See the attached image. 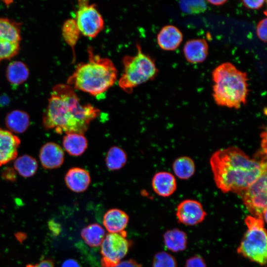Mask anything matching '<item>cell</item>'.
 <instances>
[{
	"label": "cell",
	"mask_w": 267,
	"mask_h": 267,
	"mask_svg": "<svg viewBox=\"0 0 267 267\" xmlns=\"http://www.w3.org/2000/svg\"><path fill=\"white\" fill-rule=\"evenodd\" d=\"M114 267H142L141 264L131 259L120 262Z\"/></svg>",
	"instance_id": "33"
},
{
	"label": "cell",
	"mask_w": 267,
	"mask_h": 267,
	"mask_svg": "<svg viewBox=\"0 0 267 267\" xmlns=\"http://www.w3.org/2000/svg\"><path fill=\"white\" fill-rule=\"evenodd\" d=\"M105 161L106 167L109 170H118L126 164L127 155L122 148L114 146L108 150Z\"/></svg>",
	"instance_id": "25"
},
{
	"label": "cell",
	"mask_w": 267,
	"mask_h": 267,
	"mask_svg": "<svg viewBox=\"0 0 267 267\" xmlns=\"http://www.w3.org/2000/svg\"><path fill=\"white\" fill-rule=\"evenodd\" d=\"M29 75L27 66L23 62L14 61L10 62L6 70L8 82L14 85H19L27 80Z\"/></svg>",
	"instance_id": "22"
},
{
	"label": "cell",
	"mask_w": 267,
	"mask_h": 267,
	"mask_svg": "<svg viewBox=\"0 0 267 267\" xmlns=\"http://www.w3.org/2000/svg\"><path fill=\"white\" fill-rule=\"evenodd\" d=\"M20 41V24L0 17V61L10 59L18 53Z\"/></svg>",
	"instance_id": "10"
},
{
	"label": "cell",
	"mask_w": 267,
	"mask_h": 267,
	"mask_svg": "<svg viewBox=\"0 0 267 267\" xmlns=\"http://www.w3.org/2000/svg\"><path fill=\"white\" fill-rule=\"evenodd\" d=\"M212 78L214 82L212 95L217 105L239 109L246 103L249 89L246 72L226 62L213 70Z\"/></svg>",
	"instance_id": "4"
},
{
	"label": "cell",
	"mask_w": 267,
	"mask_h": 267,
	"mask_svg": "<svg viewBox=\"0 0 267 267\" xmlns=\"http://www.w3.org/2000/svg\"><path fill=\"white\" fill-rule=\"evenodd\" d=\"M267 171L239 195L252 216L267 221Z\"/></svg>",
	"instance_id": "7"
},
{
	"label": "cell",
	"mask_w": 267,
	"mask_h": 267,
	"mask_svg": "<svg viewBox=\"0 0 267 267\" xmlns=\"http://www.w3.org/2000/svg\"><path fill=\"white\" fill-rule=\"evenodd\" d=\"M1 178L5 180L14 182L16 179V173L13 168H5L1 173Z\"/></svg>",
	"instance_id": "31"
},
{
	"label": "cell",
	"mask_w": 267,
	"mask_h": 267,
	"mask_svg": "<svg viewBox=\"0 0 267 267\" xmlns=\"http://www.w3.org/2000/svg\"><path fill=\"white\" fill-rule=\"evenodd\" d=\"M100 113V110L92 104H82L70 86L59 84L52 88L43 116V126L58 134H84Z\"/></svg>",
	"instance_id": "1"
},
{
	"label": "cell",
	"mask_w": 267,
	"mask_h": 267,
	"mask_svg": "<svg viewBox=\"0 0 267 267\" xmlns=\"http://www.w3.org/2000/svg\"><path fill=\"white\" fill-rule=\"evenodd\" d=\"M27 267H38L37 265H29Z\"/></svg>",
	"instance_id": "37"
},
{
	"label": "cell",
	"mask_w": 267,
	"mask_h": 267,
	"mask_svg": "<svg viewBox=\"0 0 267 267\" xmlns=\"http://www.w3.org/2000/svg\"><path fill=\"white\" fill-rule=\"evenodd\" d=\"M185 267H206V266L203 258L196 255L187 260Z\"/></svg>",
	"instance_id": "30"
},
{
	"label": "cell",
	"mask_w": 267,
	"mask_h": 267,
	"mask_svg": "<svg viewBox=\"0 0 267 267\" xmlns=\"http://www.w3.org/2000/svg\"><path fill=\"white\" fill-rule=\"evenodd\" d=\"M81 236L87 245L96 247L101 244L105 236V231L99 224L92 223L82 229Z\"/></svg>",
	"instance_id": "24"
},
{
	"label": "cell",
	"mask_w": 267,
	"mask_h": 267,
	"mask_svg": "<svg viewBox=\"0 0 267 267\" xmlns=\"http://www.w3.org/2000/svg\"><path fill=\"white\" fill-rule=\"evenodd\" d=\"M87 52L88 61L77 65L67 84L74 89L97 96L114 85L118 71L111 60L95 54L92 47H88Z\"/></svg>",
	"instance_id": "3"
},
{
	"label": "cell",
	"mask_w": 267,
	"mask_h": 267,
	"mask_svg": "<svg viewBox=\"0 0 267 267\" xmlns=\"http://www.w3.org/2000/svg\"><path fill=\"white\" fill-rule=\"evenodd\" d=\"M183 35L178 27L167 25L162 28L157 36L159 47L166 51L176 49L182 41Z\"/></svg>",
	"instance_id": "16"
},
{
	"label": "cell",
	"mask_w": 267,
	"mask_h": 267,
	"mask_svg": "<svg viewBox=\"0 0 267 267\" xmlns=\"http://www.w3.org/2000/svg\"><path fill=\"white\" fill-rule=\"evenodd\" d=\"M75 20L81 34L86 37L94 38L104 28V20L96 5L89 0H78Z\"/></svg>",
	"instance_id": "8"
},
{
	"label": "cell",
	"mask_w": 267,
	"mask_h": 267,
	"mask_svg": "<svg viewBox=\"0 0 267 267\" xmlns=\"http://www.w3.org/2000/svg\"><path fill=\"white\" fill-rule=\"evenodd\" d=\"M5 123L10 132L22 134L25 132L30 126V117L25 111L14 110L6 115Z\"/></svg>",
	"instance_id": "19"
},
{
	"label": "cell",
	"mask_w": 267,
	"mask_h": 267,
	"mask_svg": "<svg viewBox=\"0 0 267 267\" xmlns=\"http://www.w3.org/2000/svg\"><path fill=\"white\" fill-rule=\"evenodd\" d=\"M210 163L217 187L223 193L238 195L267 171V160L251 158L237 147L220 149Z\"/></svg>",
	"instance_id": "2"
},
{
	"label": "cell",
	"mask_w": 267,
	"mask_h": 267,
	"mask_svg": "<svg viewBox=\"0 0 267 267\" xmlns=\"http://www.w3.org/2000/svg\"><path fill=\"white\" fill-rule=\"evenodd\" d=\"M61 267H81L79 263L74 259H67L62 264Z\"/></svg>",
	"instance_id": "34"
},
{
	"label": "cell",
	"mask_w": 267,
	"mask_h": 267,
	"mask_svg": "<svg viewBox=\"0 0 267 267\" xmlns=\"http://www.w3.org/2000/svg\"><path fill=\"white\" fill-rule=\"evenodd\" d=\"M208 44L204 39H196L187 41L183 48L184 57L191 64L204 61L208 55Z\"/></svg>",
	"instance_id": "15"
},
{
	"label": "cell",
	"mask_w": 267,
	"mask_h": 267,
	"mask_svg": "<svg viewBox=\"0 0 267 267\" xmlns=\"http://www.w3.org/2000/svg\"><path fill=\"white\" fill-rule=\"evenodd\" d=\"M202 204L192 199H186L178 206L176 216L178 221L186 225H194L202 222L206 216Z\"/></svg>",
	"instance_id": "11"
},
{
	"label": "cell",
	"mask_w": 267,
	"mask_h": 267,
	"mask_svg": "<svg viewBox=\"0 0 267 267\" xmlns=\"http://www.w3.org/2000/svg\"><path fill=\"white\" fill-rule=\"evenodd\" d=\"M152 186L154 192L162 197H169L177 189L175 177L167 172H159L155 174L152 180Z\"/></svg>",
	"instance_id": "17"
},
{
	"label": "cell",
	"mask_w": 267,
	"mask_h": 267,
	"mask_svg": "<svg viewBox=\"0 0 267 267\" xmlns=\"http://www.w3.org/2000/svg\"><path fill=\"white\" fill-rule=\"evenodd\" d=\"M247 230L237 248V253L261 266L267 263V231L265 222L259 218L248 216L244 220Z\"/></svg>",
	"instance_id": "6"
},
{
	"label": "cell",
	"mask_w": 267,
	"mask_h": 267,
	"mask_svg": "<svg viewBox=\"0 0 267 267\" xmlns=\"http://www.w3.org/2000/svg\"><path fill=\"white\" fill-rule=\"evenodd\" d=\"M266 0H242L243 5L249 9H258L261 8L265 4Z\"/></svg>",
	"instance_id": "32"
},
{
	"label": "cell",
	"mask_w": 267,
	"mask_h": 267,
	"mask_svg": "<svg viewBox=\"0 0 267 267\" xmlns=\"http://www.w3.org/2000/svg\"><path fill=\"white\" fill-rule=\"evenodd\" d=\"M62 145L69 154L73 156H79L86 150L88 140L84 134L68 133L63 136Z\"/></svg>",
	"instance_id": "20"
},
{
	"label": "cell",
	"mask_w": 267,
	"mask_h": 267,
	"mask_svg": "<svg viewBox=\"0 0 267 267\" xmlns=\"http://www.w3.org/2000/svg\"><path fill=\"white\" fill-rule=\"evenodd\" d=\"M173 170L177 177L186 179L191 178L195 171L193 160L187 156H182L176 159L173 164Z\"/></svg>",
	"instance_id": "26"
},
{
	"label": "cell",
	"mask_w": 267,
	"mask_h": 267,
	"mask_svg": "<svg viewBox=\"0 0 267 267\" xmlns=\"http://www.w3.org/2000/svg\"><path fill=\"white\" fill-rule=\"evenodd\" d=\"M62 34L66 43L72 48L75 60V47L81 34L75 19L65 21L62 27Z\"/></svg>",
	"instance_id": "27"
},
{
	"label": "cell",
	"mask_w": 267,
	"mask_h": 267,
	"mask_svg": "<svg viewBox=\"0 0 267 267\" xmlns=\"http://www.w3.org/2000/svg\"><path fill=\"white\" fill-rule=\"evenodd\" d=\"M128 215L123 211L113 208L107 211L103 218V224L107 230L112 233L124 231L129 222Z\"/></svg>",
	"instance_id": "18"
},
{
	"label": "cell",
	"mask_w": 267,
	"mask_h": 267,
	"mask_svg": "<svg viewBox=\"0 0 267 267\" xmlns=\"http://www.w3.org/2000/svg\"><path fill=\"white\" fill-rule=\"evenodd\" d=\"M39 159L45 169H54L60 167L64 160V152L62 147L53 142L44 144L39 152Z\"/></svg>",
	"instance_id": "13"
},
{
	"label": "cell",
	"mask_w": 267,
	"mask_h": 267,
	"mask_svg": "<svg viewBox=\"0 0 267 267\" xmlns=\"http://www.w3.org/2000/svg\"><path fill=\"white\" fill-rule=\"evenodd\" d=\"M13 168L20 176L28 178L36 174L38 170V164L35 158L28 154H24L14 160Z\"/></svg>",
	"instance_id": "23"
},
{
	"label": "cell",
	"mask_w": 267,
	"mask_h": 267,
	"mask_svg": "<svg viewBox=\"0 0 267 267\" xmlns=\"http://www.w3.org/2000/svg\"><path fill=\"white\" fill-rule=\"evenodd\" d=\"M256 33L258 37L264 43L267 42V19L265 18L258 23L256 27Z\"/></svg>",
	"instance_id": "29"
},
{
	"label": "cell",
	"mask_w": 267,
	"mask_h": 267,
	"mask_svg": "<svg viewBox=\"0 0 267 267\" xmlns=\"http://www.w3.org/2000/svg\"><path fill=\"white\" fill-rule=\"evenodd\" d=\"M21 141L8 130L0 128V166L15 160Z\"/></svg>",
	"instance_id": "12"
},
{
	"label": "cell",
	"mask_w": 267,
	"mask_h": 267,
	"mask_svg": "<svg viewBox=\"0 0 267 267\" xmlns=\"http://www.w3.org/2000/svg\"><path fill=\"white\" fill-rule=\"evenodd\" d=\"M207 1L211 3V4L214 5H221L223 4L224 3L227 2L226 0H208Z\"/></svg>",
	"instance_id": "36"
},
{
	"label": "cell",
	"mask_w": 267,
	"mask_h": 267,
	"mask_svg": "<svg viewBox=\"0 0 267 267\" xmlns=\"http://www.w3.org/2000/svg\"><path fill=\"white\" fill-rule=\"evenodd\" d=\"M125 231L105 235L101 244V267H114L126 255L130 246Z\"/></svg>",
	"instance_id": "9"
},
{
	"label": "cell",
	"mask_w": 267,
	"mask_h": 267,
	"mask_svg": "<svg viewBox=\"0 0 267 267\" xmlns=\"http://www.w3.org/2000/svg\"><path fill=\"white\" fill-rule=\"evenodd\" d=\"M153 267H177V262L173 256L165 252L155 254L153 260Z\"/></svg>",
	"instance_id": "28"
},
{
	"label": "cell",
	"mask_w": 267,
	"mask_h": 267,
	"mask_svg": "<svg viewBox=\"0 0 267 267\" xmlns=\"http://www.w3.org/2000/svg\"><path fill=\"white\" fill-rule=\"evenodd\" d=\"M67 187L71 191L81 193L86 191L89 186L91 178L89 172L86 170L74 167L70 169L64 177Z\"/></svg>",
	"instance_id": "14"
},
{
	"label": "cell",
	"mask_w": 267,
	"mask_h": 267,
	"mask_svg": "<svg viewBox=\"0 0 267 267\" xmlns=\"http://www.w3.org/2000/svg\"><path fill=\"white\" fill-rule=\"evenodd\" d=\"M136 53L122 58L123 71L118 80L119 87L131 93L138 86L154 79L158 70L154 60L143 52L141 45L136 44Z\"/></svg>",
	"instance_id": "5"
},
{
	"label": "cell",
	"mask_w": 267,
	"mask_h": 267,
	"mask_svg": "<svg viewBox=\"0 0 267 267\" xmlns=\"http://www.w3.org/2000/svg\"><path fill=\"white\" fill-rule=\"evenodd\" d=\"M37 266L38 267H54V265L50 260H44L41 262Z\"/></svg>",
	"instance_id": "35"
},
{
	"label": "cell",
	"mask_w": 267,
	"mask_h": 267,
	"mask_svg": "<svg viewBox=\"0 0 267 267\" xmlns=\"http://www.w3.org/2000/svg\"><path fill=\"white\" fill-rule=\"evenodd\" d=\"M164 244L169 250L177 252L185 249L187 236L185 233L178 229L167 230L164 234Z\"/></svg>",
	"instance_id": "21"
}]
</instances>
